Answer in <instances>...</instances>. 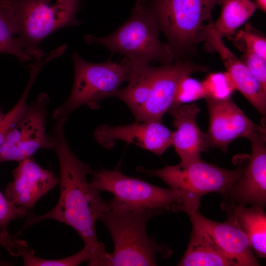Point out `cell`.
<instances>
[{
    "label": "cell",
    "instance_id": "obj_23",
    "mask_svg": "<svg viewBox=\"0 0 266 266\" xmlns=\"http://www.w3.org/2000/svg\"><path fill=\"white\" fill-rule=\"evenodd\" d=\"M202 83L205 93V99H226L231 98L236 90L233 81L227 71L209 73Z\"/></svg>",
    "mask_w": 266,
    "mask_h": 266
},
{
    "label": "cell",
    "instance_id": "obj_4",
    "mask_svg": "<svg viewBox=\"0 0 266 266\" xmlns=\"http://www.w3.org/2000/svg\"><path fill=\"white\" fill-rule=\"evenodd\" d=\"M164 211L161 209H110L100 217L99 220L106 226L113 242L110 266H156L158 253L164 257L171 254L168 247L157 243L149 237L146 231L149 220Z\"/></svg>",
    "mask_w": 266,
    "mask_h": 266
},
{
    "label": "cell",
    "instance_id": "obj_20",
    "mask_svg": "<svg viewBox=\"0 0 266 266\" xmlns=\"http://www.w3.org/2000/svg\"><path fill=\"white\" fill-rule=\"evenodd\" d=\"M221 5L220 16L211 28L222 38L232 37L257 9L251 0H224Z\"/></svg>",
    "mask_w": 266,
    "mask_h": 266
},
{
    "label": "cell",
    "instance_id": "obj_10",
    "mask_svg": "<svg viewBox=\"0 0 266 266\" xmlns=\"http://www.w3.org/2000/svg\"><path fill=\"white\" fill-rule=\"evenodd\" d=\"M49 96L40 94L29 104L24 115L0 145V163L19 162L41 149H52L51 136L46 131L47 105Z\"/></svg>",
    "mask_w": 266,
    "mask_h": 266
},
{
    "label": "cell",
    "instance_id": "obj_21",
    "mask_svg": "<svg viewBox=\"0 0 266 266\" xmlns=\"http://www.w3.org/2000/svg\"><path fill=\"white\" fill-rule=\"evenodd\" d=\"M16 35L13 0H0V53L14 55L21 62L31 60V57L22 47Z\"/></svg>",
    "mask_w": 266,
    "mask_h": 266
},
{
    "label": "cell",
    "instance_id": "obj_29",
    "mask_svg": "<svg viewBox=\"0 0 266 266\" xmlns=\"http://www.w3.org/2000/svg\"><path fill=\"white\" fill-rule=\"evenodd\" d=\"M23 241L9 233L4 234L0 233V245L13 256H18V249Z\"/></svg>",
    "mask_w": 266,
    "mask_h": 266
},
{
    "label": "cell",
    "instance_id": "obj_14",
    "mask_svg": "<svg viewBox=\"0 0 266 266\" xmlns=\"http://www.w3.org/2000/svg\"><path fill=\"white\" fill-rule=\"evenodd\" d=\"M184 212L189 215L192 223L206 231L233 266H260L248 237L232 214L227 212V220L218 222L206 218L198 209Z\"/></svg>",
    "mask_w": 266,
    "mask_h": 266
},
{
    "label": "cell",
    "instance_id": "obj_26",
    "mask_svg": "<svg viewBox=\"0 0 266 266\" xmlns=\"http://www.w3.org/2000/svg\"><path fill=\"white\" fill-rule=\"evenodd\" d=\"M241 41L237 44L241 49H246L254 52L266 59V38L264 35L258 33L249 23L236 35L235 42Z\"/></svg>",
    "mask_w": 266,
    "mask_h": 266
},
{
    "label": "cell",
    "instance_id": "obj_13",
    "mask_svg": "<svg viewBox=\"0 0 266 266\" xmlns=\"http://www.w3.org/2000/svg\"><path fill=\"white\" fill-rule=\"evenodd\" d=\"M172 132L162 121H135L119 126L101 125L94 136L101 146L110 149L117 141L132 143L161 156L172 145Z\"/></svg>",
    "mask_w": 266,
    "mask_h": 266
},
{
    "label": "cell",
    "instance_id": "obj_25",
    "mask_svg": "<svg viewBox=\"0 0 266 266\" xmlns=\"http://www.w3.org/2000/svg\"><path fill=\"white\" fill-rule=\"evenodd\" d=\"M205 96L202 81L192 78L191 75H185L178 83L174 102L170 111L181 105L205 99Z\"/></svg>",
    "mask_w": 266,
    "mask_h": 266
},
{
    "label": "cell",
    "instance_id": "obj_12",
    "mask_svg": "<svg viewBox=\"0 0 266 266\" xmlns=\"http://www.w3.org/2000/svg\"><path fill=\"white\" fill-rule=\"evenodd\" d=\"M266 132H257L248 139L251 155L240 179L229 190L222 204L228 209L235 206L255 205L264 209L266 204Z\"/></svg>",
    "mask_w": 266,
    "mask_h": 266
},
{
    "label": "cell",
    "instance_id": "obj_8",
    "mask_svg": "<svg viewBox=\"0 0 266 266\" xmlns=\"http://www.w3.org/2000/svg\"><path fill=\"white\" fill-rule=\"evenodd\" d=\"M71 59L74 66L72 88L66 101L53 112V117L56 120L67 117L84 105L98 108L103 100L115 97L130 75V64L126 58L120 63L108 60L94 64L74 53Z\"/></svg>",
    "mask_w": 266,
    "mask_h": 266
},
{
    "label": "cell",
    "instance_id": "obj_1",
    "mask_svg": "<svg viewBox=\"0 0 266 266\" xmlns=\"http://www.w3.org/2000/svg\"><path fill=\"white\" fill-rule=\"evenodd\" d=\"M67 117L56 120L51 135L53 150L59 163L60 195L56 205L39 216L27 215L21 234L26 229L47 219L65 223L74 229L90 250L88 265L110 266L111 255L99 241L96 222L110 210L108 201L101 197L100 191L92 187L87 180L93 173L90 166L79 159L71 150L65 136L64 127Z\"/></svg>",
    "mask_w": 266,
    "mask_h": 266
},
{
    "label": "cell",
    "instance_id": "obj_11",
    "mask_svg": "<svg viewBox=\"0 0 266 266\" xmlns=\"http://www.w3.org/2000/svg\"><path fill=\"white\" fill-rule=\"evenodd\" d=\"M209 113V127L205 134L206 148H218L226 153L235 139L248 138L266 128L254 123L234 102L224 100L205 99Z\"/></svg>",
    "mask_w": 266,
    "mask_h": 266
},
{
    "label": "cell",
    "instance_id": "obj_2",
    "mask_svg": "<svg viewBox=\"0 0 266 266\" xmlns=\"http://www.w3.org/2000/svg\"><path fill=\"white\" fill-rule=\"evenodd\" d=\"M130 64L128 84L121 88L115 97L126 104L136 121H162L172 106L180 79L197 72L208 71L206 66L179 59L159 66Z\"/></svg>",
    "mask_w": 266,
    "mask_h": 266
},
{
    "label": "cell",
    "instance_id": "obj_15",
    "mask_svg": "<svg viewBox=\"0 0 266 266\" xmlns=\"http://www.w3.org/2000/svg\"><path fill=\"white\" fill-rule=\"evenodd\" d=\"M13 179L7 186L4 195L15 205L30 214L37 201L59 184V178L38 165L32 157L18 162L12 171Z\"/></svg>",
    "mask_w": 266,
    "mask_h": 266
},
{
    "label": "cell",
    "instance_id": "obj_28",
    "mask_svg": "<svg viewBox=\"0 0 266 266\" xmlns=\"http://www.w3.org/2000/svg\"><path fill=\"white\" fill-rule=\"evenodd\" d=\"M242 50L243 54L241 61L262 86L266 90V59L249 50Z\"/></svg>",
    "mask_w": 266,
    "mask_h": 266
},
{
    "label": "cell",
    "instance_id": "obj_18",
    "mask_svg": "<svg viewBox=\"0 0 266 266\" xmlns=\"http://www.w3.org/2000/svg\"><path fill=\"white\" fill-rule=\"evenodd\" d=\"M187 248L178 264L180 266H230L229 260L200 226L192 223Z\"/></svg>",
    "mask_w": 266,
    "mask_h": 266
},
{
    "label": "cell",
    "instance_id": "obj_7",
    "mask_svg": "<svg viewBox=\"0 0 266 266\" xmlns=\"http://www.w3.org/2000/svg\"><path fill=\"white\" fill-rule=\"evenodd\" d=\"M81 0H13V18L22 47L36 60L46 56L39 44L55 31L77 26Z\"/></svg>",
    "mask_w": 266,
    "mask_h": 266
},
{
    "label": "cell",
    "instance_id": "obj_27",
    "mask_svg": "<svg viewBox=\"0 0 266 266\" xmlns=\"http://www.w3.org/2000/svg\"><path fill=\"white\" fill-rule=\"evenodd\" d=\"M28 214L25 208L15 205L0 192V233L8 234L7 227L10 222Z\"/></svg>",
    "mask_w": 266,
    "mask_h": 266
},
{
    "label": "cell",
    "instance_id": "obj_16",
    "mask_svg": "<svg viewBox=\"0 0 266 266\" xmlns=\"http://www.w3.org/2000/svg\"><path fill=\"white\" fill-rule=\"evenodd\" d=\"M213 24V23H212ZM204 32L203 41L208 48L217 52L233 81L237 90L264 116L266 114V90L250 72L247 66L225 45L222 37L211 28Z\"/></svg>",
    "mask_w": 266,
    "mask_h": 266
},
{
    "label": "cell",
    "instance_id": "obj_5",
    "mask_svg": "<svg viewBox=\"0 0 266 266\" xmlns=\"http://www.w3.org/2000/svg\"><path fill=\"white\" fill-rule=\"evenodd\" d=\"M224 0H149L151 9L167 44L177 59L193 54L213 22L212 12Z\"/></svg>",
    "mask_w": 266,
    "mask_h": 266
},
{
    "label": "cell",
    "instance_id": "obj_22",
    "mask_svg": "<svg viewBox=\"0 0 266 266\" xmlns=\"http://www.w3.org/2000/svg\"><path fill=\"white\" fill-rule=\"evenodd\" d=\"M22 256L24 265L26 266H75L84 261L88 262L91 256L90 250L84 247L75 254L59 259L49 260L35 256L34 251L28 247L26 242L19 247V256Z\"/></svg>",
    "mask_w": 266,
    "mask_h": 266
},
{
    "label": "cell",
    "instance_id": "obj_3",
    "mask_svg": "<svg viewBox=\"0 0 266 266\" xmlns=\"http://www.w3.org/2000/svg\"><path fill=\"white\" fill-rule=\"evenodd\" d=\"M160 32L149 0H138L130 17L114 32L100 37L88 34L85 40L88 44H100L113 53L123 55L131 63L170 64L178 59L170 46L159 39Z\"/></svg>",
    "mask_w": 266,
    "mask_h": 266
},
{
    "label": "cell",
    "instance_id": "obj_6",
    "mask_svg": "<svg viewBox=\"0 0 266 266\" xmlns=\"http://www.w3.org/2000/svg\"><path fill=\"white\" fill-rule=\"evenodd\" d=\"M246 167V165H241L235 169L229 170L199 158L186 164L140 170L160 178L170 188L180 192L182 203L175 212H184L198 209L200 200L205 194L217 193L224 197L241 177Z\"/></svg>",
    "mask_w": 266,
    "mask_h": 266
},
{
    "label": "cell",
    "instance_id": "obj_24",
    "mask_svg": "<svg viewBox=\"0 0 266 266\" xmlns=\"http://www.w3.org/2000/svg\"><path fill=\"white\" fill-rule=\"evenodd\" d=\"M36 78L35 75L30 74L27 85L19 100L10 111L4 114L0 122V145L26 111L29 106L27 102L28 97Z\"/></svg>",
    "mask_w": 266,
    "mask_h": 266
},
{
    "label": "cell",
    "instance_id": "obj_17",
    "mask_svg": "<svg viewBox=\"0 0 266 266\" xmlns=\"http://www.w3.org/2000/svg\"><path fill=\"white\" fill-rule=\"evenodd\" d=\"M200 112L199 106L193 103L181 105L169 111L176 128L172 132V145L181 164L200 158L201 153L206 149L205 134L197 122Z\"/></svg>",
    "mask_w": 266,
    "mask_h": 266
},
{
    "label": "cell",
    "instance_id": "obj_9",
    "mask_svg": "<svg viewBox=\"0 0 266 266\" xmlns=\"http://www.w3.org/2000/svg\"><path fill=\"white\" fill-rule=\"evenodd\" d=\"M93 173L91 186L113 195L108 201L111 209L172 210L182 202L183 195L178 190L161 188L117 170L101 169Z\"/></svg>",
    "mask_w": 266,
    "mask_h": 266
},
{
    "label": "cell",
    "instance_id": "obj_30",
    "mask_svg": "<svg viewBox=\"0 0 266 266\" xmlns=\"http://www.w3.org/2000/svg\"><path fill=\"white\" fill-rule=\"evenodd\" d=\"M257 8H259L264 12L266 11V0H255L254 1Z\"/></svg>",
    "mask_w": 266,
    "mask_h": 266
},
{
    "label": "cell",
    "instance_id": "obj_31",
    "mask_svg": "<svg viewBox=\"0 0 266 266\" xmlns=\"http://www.w3.org/2000/svg\"><path fill=\"white\" fill-rule=\"evenodd\" d=\"M4 114H3L1 110L0 109V122L1 121V120L2 119L3 117H4Z\"/></svg>",
    "mask_w": 266,
    "mask_h": 266
},
{
    "label": "cell",
    "instance_id": "obj_19",
    "mask_svg": "<svg viewBox=\"0 0 266 266\" xmlns=\"http://www.w3.org/2000/svg\"><path fill=\"white\" fill-rule=\"evenodd\" d=\"M264 209L255 205L235 206L226 210L233 216L246 234L257 257H266V215Z\"/></svg>",
    "mask_w": 266,
    "mask_h": 266
}]
</instances>
